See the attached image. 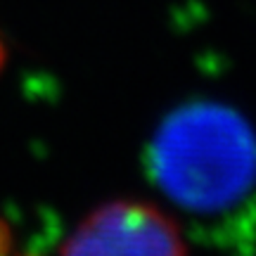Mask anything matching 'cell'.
<instances>
[{"instance_id":"1","label":"cell","mask_w":256,"mask_h":256,"mask_svg":"<svg viewBox=\"0 0 256 256\" xmlns=\"http://www.w3.org/2000/svg\"><path fill=\"white\" fill-rule=\"evenodd\" d=\"M147 168L176 206L202 216L223 214L256 185V130L223 102H188L154 130Z\"/></svg>"},{"instance_id":"2","label":"cell","mask_w":256,"mask_h":256,"mask_svg":"<svg viewBox=\"0 0 256 256\" xmlns=\"http://www.w3.org/2000/svg\"><path fill=\"white\" fill-rule=\"evenodd\" d=\"M60 256H188V247L178 223L159 206L114 200L74 228Z\"/></svg>"}]
</instances>
